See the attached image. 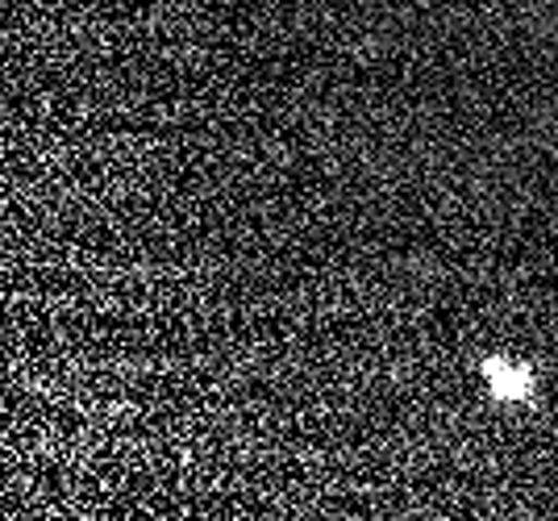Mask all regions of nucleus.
Listing matches in <instances>:
<instances>
[{"mask_svg":"<svg viewBox=\"0 0 558 521\" xmlns=\"http://www.w3.org/2000/svg\"><path fill=\"white\" fill-rule=\"evenodd\" d=\"M488 388L496 392V397H525V392H530V372L509 367V363H492Z\"/></svg>","mask_w":558,"mask_h":521,"instance_id":"obj_1","label":"nucleus"}]
</instances>
